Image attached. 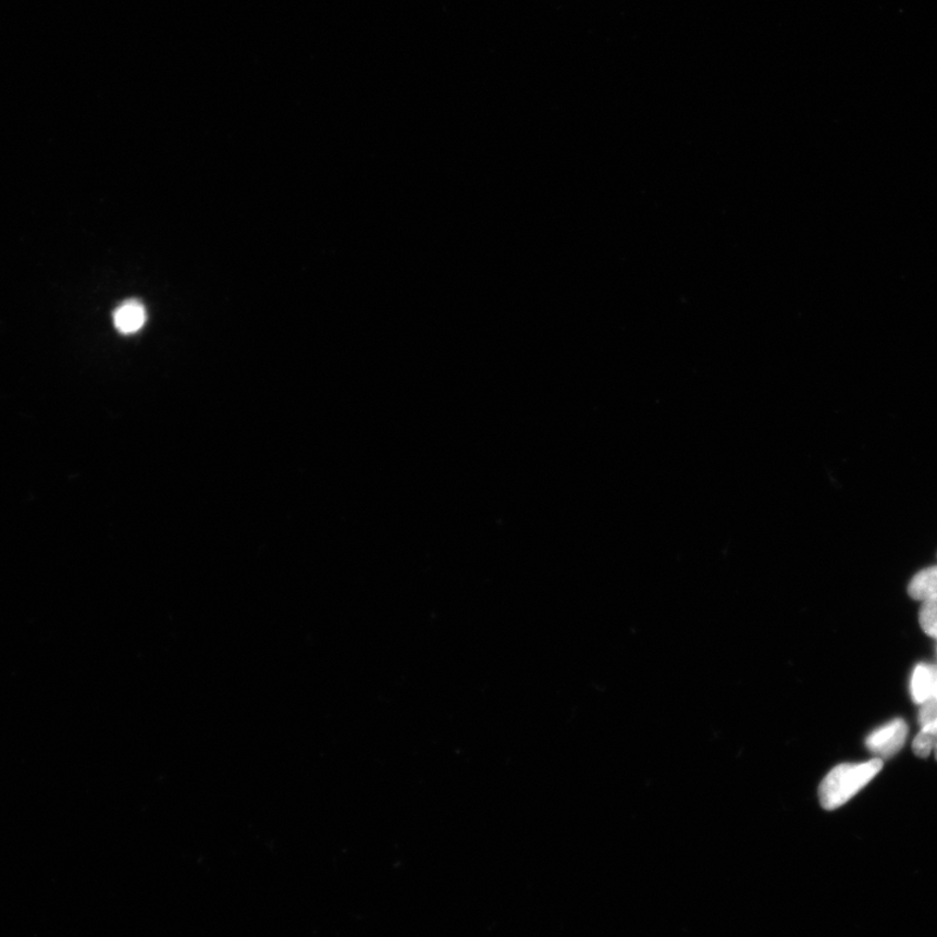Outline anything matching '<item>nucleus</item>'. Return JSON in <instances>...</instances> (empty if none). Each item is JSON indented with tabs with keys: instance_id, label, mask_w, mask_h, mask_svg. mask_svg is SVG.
Instances as JSON below:
<instances>
[{
	"instance_id": "6",
	"label": "nucleus",
	"mask_w": 937,
	"mask_h": 937,
	"mask_svg": "<svg viewBox=\"0 0 937 937\" xmlns=\"http://www.w3.org/2000/svg\"><path fill=\"white\" fill-rule=\"evenodd\" d=\"M937 740V730L935 724L932 726L922 727V730L913 742V751L920 757H927L935 749Z\"/></svg>"
},
{
	"instance_id": "2",
	"label": "nucleus",
	"mask_w": 937,
	"mask_h": 937,
	"mask_svg": "<svg viewBox=\"0 0 937 937\" xmlns=\"http://www.w3.org/2000/svg\"><path fill=\"white\" fill-rule=\"evenodd\" d=\"M907 723L896 719L870 735L866 740V747L877 755L889 757L899 753L907 741Z\"/></svg>"
},
{
	"instance_id": "9",
	"label": "nucleus",
	"mask_w": 937,
	"mask_h": 937,
	"mask_svg": "<svg viewBox=\"0 0 937 937\" xmlns=\"http://www.w3.org/2000/svg\"><path fill=\"white\" fill-rule=\"evenodd\" d=\"M933 698H936V700H937V679H936V682H935L934 696H933Z\"/></svg>"
},
{
	"instance_id": "4",
	"label": "nucleus",
	"mask_w": 937,
	"mask_h": 937,
	"mask_svg": "<svg viewBox=\"0 0 937 937\" xmlns=\"http://www.w3.org/2000/svg\"><path fill=\"white\" fill-rule=\"evenodd\" d=\"M937 679V668L920 664L914 669L912 677V694L916 703H925L934 696V688Z\"/></svg>"
},
{
	"instance_id": "3",
	"label": "nucleus",
	"mask_w": 937,
	"mask_h": 937,
	"mask_svg": "<svg viewBox=\"0 0 937 937\" xmlns=\"http://www.w3.org/2000/svg\"><path fill=\"white\" fill-rule=\"evenodd\" d=\"M146 322V310L138 301H126L114 312V323L122 334H136L144 328Z\"/></svg>"
},
{
	"instance_id": "7",
	"label": "nucleus",
	"mask_w": 937,
	"mask_h": 937,
	"mask_svg": "<svg viewBox=\"0 0 937 937\" xmlns=\"http://www.w3.org/2000/svg\"><path fill=\"white\" fill-rule=\"evenodd\" d=\"M920 624L925 633L937 638V595L923 602L920 613Z\"/></svg>"
},
{
	"instance_id": "8",
	"label": "nucleus",
	"mask_w": 937,
	"mask_h": 937,
	"mask_svg": "<svg viewBox=\"0 0 937 937\" xmlns=\"http://www.w3.org/2000/svg\"><path fill=\"white\" fill-rule=\"evenodd\" d=\"M937 720V700L929 698L928 701L922 703L920 711V723L922 727L932 726Z\"/></svg>"
},
{
	"instance_id": "10",
	"label": "nucleus",
	"mask_w": 937,
	"mask_h": 937,
	"mask_svg": "<svg viewBox=\"0 0 937 937\" xmlns=\"http://www.w3.org/2000/svg\"><path fill=\"white\" fill-rule=\"evenodd\" d=\"M936 730H937V729H936ZM934 750H935V755H936V760H937V740H936L935 749H934Z\"/></svg>"
},
{
	"instance_id": "1",
	"label": "nucleus",
	"mask_w": 937,
	"mask_h": 937,
	"mask_svg": "<svg viewBox=\"0 0 937 937\" xmlns=\"http://www.w3.org/2000/svg\"><path fill=\"white\" fill-rule=\"evenodd\" d=\"M881 768V760L859 764L846 763L835 767L824 777L819 787L822 807L830 812L846 805L880 773Z\"/></svg>"
},
{
	"instance_id": "5",
	"label": "nucleus",
	"mask_w": 937,
	"mask_h": 937,
	"mask_svg": "<svg viewBox=\"0 0 937 937\" xmlns=\"http://www.w3.org/2000/svg\"><path fill=\"white\" fill-rule=\"evenodd\" d=\"M909 595L913 600L925 602L937 595V565L916 574L909 583Z\"/></svg>"
}]
</instances>
